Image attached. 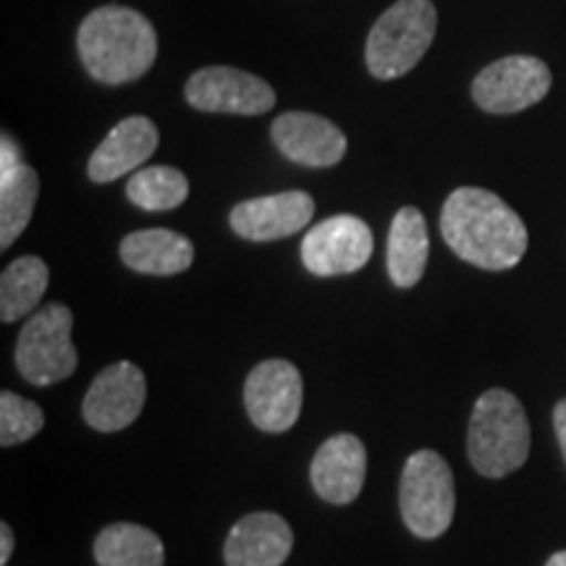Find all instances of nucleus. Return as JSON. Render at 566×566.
I'll list each match as a JSON object with an SVG mask.
<instances>
[{
	"label": "nucleus",
	"mask_w": 566,
	"mask_h": 566,
	"mask_svg": "<svg viewBox=\"0 0 566 566\" xmlns=\"http://www.w3.org/2000/svg\"><path fill=\"white\" fill-rule=\"evenodd\" d=\"M76 48L92 80L126 84L150 71L158 59V34L139 11L103 6L82 21Z\"/></svg>",
	"instance_id": "2"
},
{
	"label": "nucleus",
	"mask_w": 566,
	"mask_h": 566,
	"mask_svg": "<svg viewBox=\"0 0 566 566\" xmlns=\"http://www.w3.org/2000/svg\"><path fill=\"white\" fill-rule=\"evenodd\" d=\"M74 315L66 304H48L21 328L17 342V367L34 386H53L66 380L80 365L71 344Z\"/></svg>",
	"instance_id": "6"
},
{
	"label": "nucleus",
	"mask_w": 566,
	"mask_h": 566,
	"mask_svg": "<svg viewBox=\"0 0 566 566\" xmlns=\"http://www.w3.org/2000/svg\"><path fill=\"white\" fill-rule=\"evenodd\" d=\"M551 69L535 55H506L485 66L472 82V101L493 116L533 108L551 90Z\"/></svg>",
	"instance_id": "7"
},
{
	"label": "nucleus",
	"mask_w": 566,
	"mask_h": 566,
	"mask_svg": "<svg viewBox=\"0 0 566 566\" xmlns=\"http://www.w3.org/2000/svg\"><path fill=\"white\" fill-rule=\"evenodd\" d=\"M554 430H556V438H558V449H562L564 462H566V399L558 401L556 409H554Z\"/></svg>",
	"instance_id": "25"
},
{
	"label": "nucleus",
	"mask_w": 566,
	"mask_h": 566,
	"mask_svg": "<svg viewBox=\"0 0 566 566\" xmlns=\"http://www.w3.org/2000/svg\"><path fill=\"white\" fill-rule=\"evenodd\" d=\"M313 212L315 200L307 192H281L239 202L231 210L229 223L250 242H275L302 231L313 221Z\"/></svg>",
	"instance_id": "13"
},
{
	"label": "nucleus",
	"mask_w": 566,
	"mask_h": 566,
	"mask_svg": "<svg viewBox=\"0 0 566 566\" xmlns=\"http://www.w3.org/2000/svg\"><path fill=\"white\" fill-rule=\"evenodd\" d=\"M302 375L289 359H265L244 384L250 420L265 433H286L302 412Z\"/></svg>",
	"instance_id": "8"
},
{
	"label": "nucleus",
	"mask_w": 566,
	"mask_h": 566,
	"mask_svg": "<svg viewBox=\"0 0 566 566\" xmlns=\"http://www.w3.org/2000/svg\"><path fill=\"white\" fill-rule=\"evenodd\" d=\"M546 566H566V551H558V554L551 556Z\"/></svg>",
	"instance_id": "27"
},
{
	"label": "nucleus",
	"mask_w": 566,
	"mask_h": 566,
	"mask_svg": "<svg viewBox=\"0 0 566 566\" xmlns=\"http://www.w3.org/2000/svg\"><path fill=\"white\" fill-rule=\"evenodd\" d=\"M11 554H13V533H11V525H0V566L9 564Z\"/></svg>",
	"instance_id": "26"
},
{
	"label": "nucleus",
	"mask_w": 566,
	"mask_h": 566,
	"mask_svg": "<svg viewBox=\"0 0 566 566\" xmlns=\"http://www.w3.org/2000/svg\"><path fill=\"white\" fill-rule=\"evenodd\" d=\"M45 424V415L34 401L24 396L3 391L0 394V443L17 446L38 436Z\"/></svg>",
	"instance_id": "23"
},
{
	"label": "nucleus",
	"mask_w": 566,
	"mask_h": 566,
	"mask_svg": "<svg viewBox=\"0 0 566 566\" xmlns=\"http://www.w3.org/2000/svg\"><path fill=\"white\" fill-rule=\"evenodd\" d=\"M367 475V451L352 433L328 438L310 464L315 493L328 504L344 506L357 499Z\"/></svg>",
	"instance_id": "14"
},
{
	"label": "nucleus",
	"mask_w": 566,
	"mask_h": 566,
	"mask_svg": "<svg viewBox=\"0 0 566 566\" xmlns=\"http://www.w3.org/2000/svg\"><path fill=\"white\" fill-rule=\"evenodd\" d=\"M294 533L273 512L247 514L226 537V566H281L292 554Z\"/></svg>",
	"instance_id": "15"
},
{
	"label": "nucleus",
	"mask_w": 566,
	"mask_h": 566,
	"mask_svg": "<svg viewBox=\"0 0 566 566\" xmlns=\"http://www.w3.org/2000/svg\"><path fill=\"white\" fill-rule=\"evenodd\" d=\"M19 166H21L19 150L13 147V142H9V137H3V147H0V176L17 171Z\"/></svg>",
	"instance_id": "24"
},
{
	"label": "nucleus",
	"mask_w": 566,
	"mask_h": 566,
	"mask_svg": "<svg viewBox=\"0 0 566 566\" xmlns=\"http://www.w3.org/2000/svg\"><path fill=\"white\" fill-rule=\"evenodd\" d=\"M126 195L142 210H174L189 197V181L179 168H142L126 184Z\"/></svg>",
	"instance_id": "22"
},
{
	"label": "nucleus",
	"mask_w": 566,
	"mask_h": 566,
	"mask_svg": "<svg viewBox=\"0 0 566 566\" xmlns=\"http://www.w3.org/2000/svg\"><path fill=\"white\" fill-rule=\"evenodd\" d=\"M441 233L457 258L483 271H509L527 252L522 218L499 195L480 187L449 195L441 210Z\"/></svg>",
	"instance_id": "1"
},
{
	"label": "nucleus",
	"mask_w": 566,
	"mask_h": 566,
	"mask_svg": "<svg viewBox=\"0 0 566 566\" xmlns=\"http://www.w3.org/2000/svg\"><path fill=\"white\" fill-rule=\"evenodd\" d=\"M158 126L145 116H129L116 124L108 137H105L97 150L92 153L87 174L95 184H108L122 179L124 174L134 171L145 160L153 158L158 150Z\"/></svg>",
	"instance_id": "16"
},
{
	"label": "nucleus",
	"mask_w": 566,
	"mask_h": 566,
	"mask_svg": "<svg viewBox=\"0 0 566 566\" xmlns=\"http://www.w3.org/2000/svg\"><path fill=\"white\" fill-rule=\"evenodd\" d=\"M430 239L424 216L417 208H401L394 216L391 231H388L386 265L388 275L399 289H412L422 279L428 265Z\"/></svg>",
	"instance_id": "18"
},
{
	"label": "nucleus",
	"mask_w": 566,
	"mask_h": 566,
	"mask_svg": "<svg viewBox=\"0 0 566 566\" xmlns=\"http://www.w3.org/2000/svg\"><path fill=\"white\" fill-rule=\"evenodd\" d=\"M271 139L296 166L331 168L346 155V137L334 122L315 113H283L271 126Z\"/></svg>",
	"instance_id": "12"
},
{
	"label": "nucleus",
	"mask_w": 566,
	"mask_h": 566,
	"mask_svg": "<svg viewBox=\"0 0 566 566\" xmlns=\"http://www.w3.org/2000/svg\"><path fill=\"white\" fill-rule=\"evenodd\" d=\"M147 399L145 373L134 363H116L92 380L82 415L90 428L116 433L137 420Z\"/></svg>",
	"instance_id": "11"
},
{
	"label": "nucleus",
	"mask_w": 566,
	"mask_h": 566,
	"mask_svg": "<svg viewBox=\"0 0 566 566\" xmlns=\"http://www.w3.org/2000/svg\"><path fill=\"white\" fill-rule=\"evenodd\" d=\"M184 97L197 111L233 113V116H263L275 105L271 84L231 66L200 69L189 76Z\"/></svg>",
	"instance_id": "9"
},
{
	"label": "nucleus",
	"mask_w": 566,
	"mask_h": 566,
	"mask_svg": "<svg viewBox=\"0 0 566 566\" xmlns=\"http://www.w3.org/2000/svg\"><path fill=\"white\" fill-rule=\"evenodd\" d=\"M38 192L40 179L27 163H21L17 171L0 176V247L3 250H9L32 221Z\"/></svg>",
	"instance_id": "21"
},
{
	"label": "nucleus",
	"mask_w": 566,
	"mask_h": 566,
	"mask_svg": "<svg viewBox=\"0 0 566 566\" xmlns=\"http://www.w3.org/2000/svg\"><path fill=\"white\" fill-rule=\"evenodd\" d=\"M95 558L101 566H163L166 551L153 530L116 522L95 537Z\"/></svg>",
	"instance_id": "19"
},
{
	"label": "nucleus",
	"mask_w": 566,
	"mask_h": 566,
	"mask_svg": "<svg viewBox=\"0 0 566 566\" xmlns=\"http://www.w3.org/2000/svg\"><path fill=\"white\" fill-rule=\"evenodd\" d=\"M122 260L145 275H179L195 263V247L176 231L145 229L124 239Z\"/></svg>",
	"instance_id": "17"
},
{
	"label": "nucleus",
	"mask_w": 566,
	"mask_h": 566,
	"mask_svg": "<svg viewBox=\"0 0 566 566\" xmlns=\"http://www.w3.org/2000/svg\"><path fill=\"white\" fill-rule=\"evenodd\" d=\"M401 516L409 533L433 541L449 530L457 512V493L451 467L438 451H417L401 472Z\"/></svg>",
	"instance_id": "5"
},
{
	"label": "nucleus",
	"mask_w": 566,
	"mask_h": 566,
	"mask_svg": "<svg viewBox=\"0 0 566 566\" xmlns=\"http://www.w3.org/2000/svg\"><path fill=\"white\" fill-rule=\"evenodd\" d=\"M438 30V13L430 0H399L380 13L367 34L365 61L375 80H399L430 51Z\"/></svg>",
	"instance_id": "4"
},
{
	"label": "nucleus",
	"mask_w": 566,
	"mask_h": 566,
	"mask_svg": "<svg viewBox=\"0 0 566 566\" xmlns=\"http://www.w3.org/2000/svg\"><path fill=\"white\" fill-rule=\"evenodd\" d=\"M373 258V231L357 216H334L304 233L302 263L315 275L357 273Z\"/></svg>",
	"instance_id": "10"
},
{
	"label": "nucleus",
	"mask_w": 566,
	"mask_h": 566,
	"mask_svg": "<svg viewBox=\"0 0 566 566\" xmlns=\"http://www.w3.org/2000/svg\"><path fill=\"white\" fill-rule=\"evenodd\" d=\"M51 271L34 254L13 260L0 275V317L3 323H13L30 315L45 294Z\"/></svg>",
	"instance_id": "20"
},
{
	"label": "nucleus",
	"mask_w": 566,
	"mask_h": 566,
	"mask_svg": "<svg viewBox=\"0 0 566 566\" xmlns=\"http://www.w3.org/2000/svg\"><path fill=\"white\" fill-rule=\"evenodd\" d=\"M530 420L525 407L504 388H491L478 399L467 433V454L483 478H506L530 457Z\"/></svg>",
	"instance_id": "3"
}]
</instances>
